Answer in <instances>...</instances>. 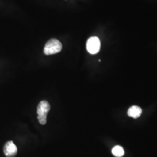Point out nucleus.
<instances>
[{"label": "nucleus", "instance_id": "1", "mask_svg": "<svg viewBox=\"0 0 157 157\" xmlns=\"http://www.w3.org/2000/svg\"><path fill=\"white\" fill-rule=\"evenodd\" d=\"M61 43L56 39H51L45 44L44 48V53L45 55L49 56L59 52L62 50Z\"/></svg>", "mask_w": 157, "mask_h": 157}, {"label": "nucleus", "instance_id": "2", "mask_svg": "<svg viewBox=\"0 0 157 157\" xmlns=\"http://www.w3.org/2000/svg\"><path fill=\"white\" fill-rule=\"evenodd\" d=\"M50 110V105L47 101H41L37 107V118L40 124L44 125L47 123V115Z\"/></svg>", "mask_w": 157, "mask_h": 157}, {"label": "nucleus", "instance_id": "3", "mask_svg": "<svg viewBox=\"0 0 157 157\" xmlns=\"http://www.w3.org/2000/svg\"><path fill=\"white\" fill-rule=\"evenodd\" d=\"M101 47L100 39L97 37L89 38L86 43V48L91 54H95L99 52Z\"/></svg>", "mask_w": 157, "mask_h": 157}, {"label": "nucleus", "instance_id": "4", "mask_svg": "<svg viewBox=\"0 0 157 157\" xmlns=\"http://www.w3.org/2000/svg\"><path fill=\"white\" fill-rule=\"evenodd\" d=\"M17 146L12 141H9L6 143L4 147V152L6 157H13L17 155Z\"/></svg>", "mask_w": 157, "mask_h": 157}, {"label": "nucleus", "instance_id": "5", "mask_svg": "<svg viewBox=\"0 0 157 157\" xmlns=\"http://www.w3.org/2000/svg\"><path fill=\"white\" fill-rule=\"evenodd\" d=\"M142 113V109L140 107L137 106H132L130 107L128 111V115L130 117L137 118L140 117Z\"/></svg>", "mask_w": 157, "mask_h": 157}, {"label": "nucleus", "instance_id": "6", "mask_svg": "<svg viewBox=\"0 0 157 157\" xmlns=\"http://www.w3.org/2000/svg\"><path fill=\"white\" fill-rule=\"evenodd\" d=\"M112 154L117 157H122L124 156V148L119 146L114 147L112 150Z\"/></svg>", "mask_w": 157, "mask_h": 157}]
</instances>
